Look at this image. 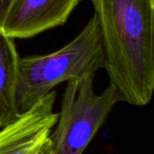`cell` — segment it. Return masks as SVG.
Masks as SVG:
<instances>
[{
    "label": "cell",
    "instance_id": "1",
    "mask_svg": "<svg viewBox=\"0 0 154 154\" xmlns=\"http://www.w3.org/2000/svg\"><path fill=\"white\" fill-rule=\"evenodd\" d=\"M105 69L123 101L147 106L154 89V0H90Z\"/></svg>",
    "mask_w": 154,
    "mask_h": 154
},
{
    "label": "cell",
    "instance_id": "2",
    "mask_svg": "<svg viewBox=\"0 0 154 154\" xmlns=\"http://www.w3.org/2000/svg\"><path fill=\"white\" fill-rule=\"evenodd\" d=\"M105 65L101 33L94 14L83 30L60 50L45 55L19 58L16 85L19 111L31 107L57 85L97 74Z\"/></svg>",
    "mask_w": 154,
    "mask_h": 154
},
{
    "label": "cell",
    "instance_id": "3",
    "mask_svg": "<svg viewBox=\"0 0 154 154\" xmlns=\"http://www.w3.org/2000/svg\"><path fill=\"white\" fill-rule=\"evenodd\" d=\"M96 74L67 81L59 119L50 136V154H81L123 98L111 84L94 92Z\"/></svg>",
    "mask_w": 154,
    "mask_h": 154
},
{
    "label": "cell",
    "instance_id": "4",
    "mask_svg": "<svg viewBox=\"0 0 154 154\" xmlns=\"http://www.w3.org/2000/svg\"><path fill=\"white\" fill-rule=\"evenodd\" d=\"M51 90L0 128V154H50V136L59 119Z\"/></svg>",
    "mask_w": 154,
    "mask_h": 154
},
{
    "label": "cell",
    "instance_id": "5",
    "mask_svg": "<svg viewBox=\"0 0 154 154\" xmlns=\"http://www.w3.org/2000/svg\"><path fill=\"white\" fill-rule=\"evenodd\" d=\"M80 0H16L2 30L14 39H29L63 25Z\"/></svg>",
    "mask_w": 154,
    "mask_h": 154
},
{
    "label": "cell",
    "instance_id": "6",
    "mask_svg": "<svg viewBox=\"0 0 154 154\" xmlns=\"http://www.w3.org/2000/svg\"><path fill=\"white\" fill-rule=\"evenodd\" d=\"M19 58L14 39L0 27V128L20 113L16 101Z\"/></svg>",
    "mask_w": 154,
    "mask_h": 154
},
{
    "label": "cell",
    "instance_id": "7",
    "mask_svg": "<svg viewBox=\"0 0 154 154\" xmlns=\"http://www.w3.org/2000/svg\"><path fill=\"white\" fill-rule=\"evenodd\" d=\"M16 0H0V27L2 28L3 23L10 11L11 7Z\"/></svg>",
    "mask_w": 154,
    "mask_h": 154
}]
</instances>
